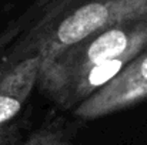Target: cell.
I'll use <instances>...</instances> for the list:
<instances>
[{
    "mask_svg": "<svg viewBox=\"0 0 147 145\" xmlns=\"http://www.w3.org/2000/svg\"><path fill=\"white\" fill-rule=\"evenodd\" d=\"M146 48L147 7H144L43 61L37 90L63 110L76 108Z\"/></svg>",
    "mask_w": 147,
    "mask_h": 145,
    "instance_id": "1",
    "label": "cell"
},
{
    "mask_svg": "<svg viewBox=\"0 0 147 145\" xmlns=\"http://www.w3.org/2000/svg\"><path fill=\"white\" fill-rule=\"evenodd\" d=\"M144 7L147 0H50L42 19L4 54L17 57L37 53L46 61L63 48Z\"/></svg>",
    "mask_w": 147,
    "mask_h": 145,
    "instance_id": "2",
    "label": "cell"
},
{
    "mask_svg": "<svg viewBox=\"0 0 147 145\" xmlns=\"http://www.w3.org/2000/svg\"><path fill=\"white\" fill-rule=\"evenodd\" d=\"M42 61L37 53L0 57V145L19 138V118L37 87Z\"/></svg>",
    "mask_w": 147,
    "mask_h": 145,
    "instance_id": "3",
    "label": "cell"
},
{
    "mask_svg": "<svg viewBox=\"0 0 147 145\" xmlns=\"http://www.w3.org/2000/svg\"><path fill=\"white\" fill-rule=\"evenodd\" d=\"M147 100V48L137 54L113 80L74 108L84 121L103 118Z\"/></svg>",
    "mask_w": 147,
    "mask_h": 145,
    "instance_id": "4",
    "label": "cell"
},
{
    "mask_svg": "<svg viewBox=\"0 0 147 145\" xmlns=\"http://www.w3.org/2000/svg\"><path fill=\"white\" fill-rule=\"evenodd\" d=\"M10 145H74L70 140L66 128L59 122L53 121L50 124L42 125L26 138L20 140V137Z\"/></svg>",
    "mask_w": 147,
    "mask_h": 145,
    "instance_id": "5",
    "label": "cell"
},
{
    "mask_svg": "<svg viewBox=\"0 0 147 145\" xmlns=\"http://www.w3.org/2000/svg\"><path fill=\"white\" fill-rule=\"evenodd\" d=\"M22 31V24L20 23H13L6 27H0V57L6 53V50L13 44L14 39L19 36Z\"/></svg>",
    "mask_w": 147,
    "mask_h": 145,
    "instance_id": "6",
    "label": "cell"
}]
</instances>
